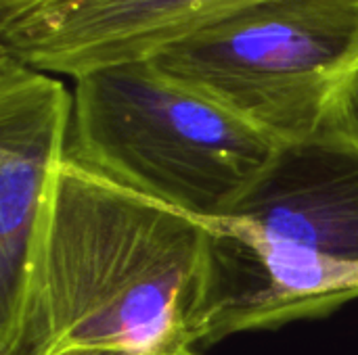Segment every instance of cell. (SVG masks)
<instances>
[{
	"label": "cell",
	"instance_id": "1",
	"mask_svg": "<svg viewBox=\"0 0 358 355\" xmlns=\"http://www.w3.org/2000/svg\"><path fill=\"white\" fill-rule=\"evenodd\" d=\"M214 222L126 190L65 155L15 355H203Z\"/></svg>",
	"mask_w": 358,
	"mask_h": 355
},
{
	"label": "cell",
	"instance_id": "2",
	"mask_svg": "<svg viewBox=\"0 0 358 355\" xmlns=\"http://www.w3.org/2000/svg\"><path fill=\"white\" fill-rule=\"evenodd\" d=\"M358 299V140L325 130L279 144L214 224L203 349L321 320Z\"/></svg>",
	"mask_w": 358,
	"mask_h": 355
},
{
	"label": "cell",
	"instance_id": "3",
	"mask_svg": "<svg viewBox=\"0 0 358 355\" xmlns=\"http://www.w3.org/2000/svg\"><path fill=\"white\" fill-rule=\"evenodd\" d=\"M73 82L67 157L203 222H220L279 149L149 59L99 67Z\"/></svg>",
	"mask_w": 358,
	"mask_h": 355
},
{
	"label": "cell",
	"instance_id": "4",
	"mask_svg": "<svg viewBox=\"0 0 358 355\" xmlns=\"http://www.w3.org/2000/svg\"><path fill=\"white\" fill-rule=\"evenodd\" d=\"M277 144L331 126L358 71V0H260L149 59Z\"/></svg>",
	"mask_w": 358,
	"mask_h": 355
},
{
	"label": "cell",
	"instance_id": "5",
	"mask_svg": "<svg viewBox=\"0 0 358 355\" xmlns=\"http://www.w3.org/2000/svg\"><path fill=\"white\" fill-rule=\"evenodd\" d=\"M73 94L52 73L0 50V355H15Z\"/></svg>",
	"mask_w": 358,
	"mask_h": 355
},
{
	"label": "cell",
	"instance_id": "6",
	"mask_svg": "<svg viewBox=\"0 0 358 355\" xmlns=\"http://www.w3.org/2000/svg\"><path fill=\"white\" fill-rule=\"evenodd\" d=\"M260 0H46L0 23V50L52 73L151 59L168 44Z\"/></svg>",
	"mask_w": 358,
	"mask_h": 355
},
{
	"label": "cell",
	"instance_id": "7",
	"mask_svg": "<svg viewBox=\"0 0 358 355\" xmlns=\"http://www.w3.org/2000/svg\"><path fill=\"white\" fill-rule=\"evenodd\" d=\"M329 128L340 130L358 140V71L357 75L348 82L346 90L342 92Z\"/></svg>",
	"mask_w": 358,
	"mask_h": 355
},
{
	"label": "cell",
	"instance_id": "8",
	"mask_svg": "<svg viewBox=\"0 0 358 355\" xmlns=\"http://www.w3.org/2000/svg\"><path fill=\"white\" fill-rule=\"evenodd\" d=\"M46 0H0V23L8 21L21 13H25L31 6H38Z\"/></svg>",
	"mask_w": 358,
	"mask_h": 355
},
{
	"label": "cell",
	"instance_id": "9",
	"mask_svg": "<svg viewBox=\"0 0 358 355\" xmlns=\"http://www.w3.org/2000/svg\"><path fill=\"white\" fill-rule=\"evenodd\" d=\"M59 355H132L126 352H115V349H69Z\"/></svg>",
	"mask_w": 358,
	"mask_h": 355
}]
</instances>
